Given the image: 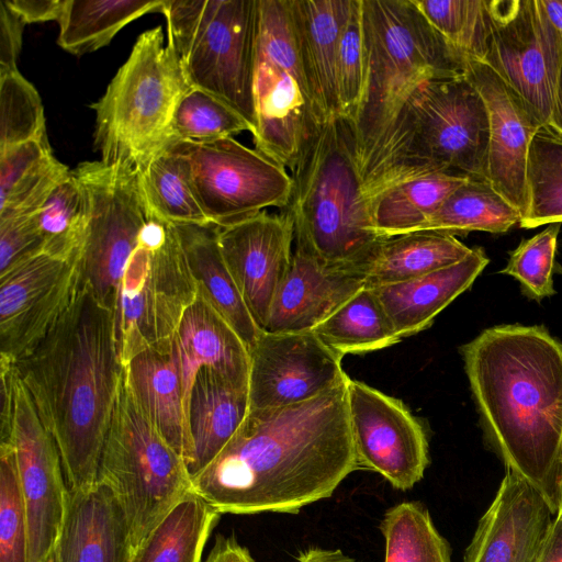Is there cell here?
I'll return each instance as SVG.
<instances>
[{"instance_id":"obj_1","label":"cell","mask_w":562,"mask_h":562,"mask_svg":"<svg viewBox=\"0 0 562 562\" xmlns=\"http://www.w3.org/2000/svg\"><path fill=\"white\" fill-rule=\"evenodd\" d=\"M348 378L299 404L250 409L215 459L191 477L193 493L221 515L296 514L330 497L359 470Z\"/></svg>"},{"instance_id":"obj_2","label":"cell","mask_w":562,"mask_h":562,"mask_svg":"<svg viewBox=\"0 0 562 562\" xmlns=\"http://www.w3.org/2000/svg\"><path fill=\"white\" fill-rule=\"evenodd\" d=\"M486 437L506 470L558 512L562 473V342L542 326L502 325L461 347Z\"/></svg>"},{"instance_id":"obj_3","label":"cell","mask_w":562,"mask_h":562,"mask_svg":"<svg viewBox=\"0 0 562 562\" xmlns=\"http://www.w3.org/2000/svg\"><path fill=\"white\" fill-rule=\"evenodd\" d=\"M13 364L58 447L68 487L97 483L123 372L115 313L82 281L64 314Z\"/></svg>"},{"instance_id":"obj_4","label":"cell","mask_w":562,"mask_h":562,"mask_svg":"<svg viewBox=\"0 0 562 562\" xmlns=\"http://www.w3.org/2000/svg\"><path fill=\"white\" fill-rule=\"evenodd\" d=\"M364 79L350 121L360 182L398 113L423 83L465 74V58L428 22L414 0H361Z\"/></svg>"},{"instance_id":"obj_5","label":"cell","mask_w":562,"mask_h":562,"mask_svg":"<svg viewBox=\"0 0 562 562\" xmlns=\"http://www.w3.org/2000/svg\"><path fill=\"white\" fill-rule=\"evenodd\" d=\"M488 136L486 105L465 74L420 85L361 179L368 212L382 191L423 175L448 172L487 181Z\"/></svg>"},{"instance_id":"obj_6","label":"cell","mask_w":562,"mask_h":562,"mask_svg":"<svg viewBox=\"0 0 562 562\" xmlns=\"http://www.w3.org/2000/svg\"><path fill=\"white\" fill-rule=\"evenodd\" d=\"M289 204L295 244L328 263H366L380 238L362 201L351 122L316 126L291 169Z\"/></svg>"},{"instance_id":"obj_7","label":"cell","mask_w":562,"mask_h":562,"mask_svg":"<svg viewBox=\"0 0 562 562\" xmlns=\"http://www.w3.org/2000/svg\"><path fill=\"white\" fill-rule=\"evenodd\" d=\"M190 89L161 26L143 32L104 94L90 105L100 160L143 171L172 144L173 113Z\"/></svg>"},{"instance_id":"obj_8","label":"cell","mask_w":562,"mask_h":562,"mask_svg":"<svg viewBox=\"0 0 562 562\" xmlns=\"http://www.w3.org/2000/svg\"><path fill=\"white\" fill-rule=\"evenodd\" d=\"M257 0H164L168 45L191 88L211 93L256 130Z\"/></svg>"},{"instance_id":"obj_9","label":"cell","mask_w":562,"mask_h":562,"mask_svg":"<svg viewBox=\"0 0 562 562\" xmlns=\"http://www.w3.org/2000/svg\"><path fill=\"white\" fill-rule=\"evenodd\" d=\"M127 516L135 549L189 493L192 479L184 459L143 412L122 378L99 464Z\"/></svg>"},{"instance_id":"obj_10","label":"cell","mask_w":562,"mask_h":562,"mask_svg":"<svg viewBox=\"0 0 562 562\" xmlns=\"http://www.w3.org/2000/svg\"><path fill=\"white\" fill-rule=\"evenodd\" d=\"M196 294L173 224L151 211L120 283L115 334L122 367L137 353L170 342Z\"/></svg>"},{"instance_id":"obj_11","label":"cell","mask_w":562,"mask_h":562,"mask_svg":"<svg viewBox=\"0 0 562 562\" xmlns=\"http://www.w3.org/2000/svg\"><path fill=\"white\" fill-rule=\"evenodd\" d=\"M255 149L290 170L316 122L286 0H257Z\"/></svg>"},{"instance_id":"obj_12","label":"cell","mask_w":562,"mask_h":562,"mask_svg":"<svg viewBox=\"0 0 562 562\" xmlns=\"http://www.w3.org/2000/svg\"><path fill=\"white\" fill-rule=\"evenodd\" d=\"M72 170L88 201L86 232L78 255L81 279L115 313L125 265L151 215L140 171L101 160L83 161Z\"/></svg>"},{"instance_id":"obj_13","label":"cell","mask_w":562,"mask_h":562,"mask_svg":"<svg viewBox=\"0 0 562 562\" xmlns=\"http://www.w3.org/2000/svg\"><path fill=\"white\" fill-rule=\"evenodd\" d=\"M187 162L194 195L211 223L224 227L267 207L283 210L293 181L282 166L234 137L170 145Z\"/></svg>"},{"instance_id":"obj_14","label":"cell","mask_w":562,"mask_h":562,"mask_svg":"<svg viewBox=\"0 0 562 562\" xmlns=\"http://www.w3.org/2000/svg\"><path fill=\"white\" fill-rule=\"evenodd\" d=\"M487 8L491 35L483 61L547 125L562 65V37L541 0H487Z\"/></svg>"},{"instance_id":"obj_15","label":"cell","mask_w":562,"mask_h":562,"mask_svg":"<svg viewBox=\"0 0 562 562\" xmlns=\"http://www.w3.org/2000/svg\"><path fill=\"white\" fill-rule=\"evenodd\" d=\"M11 379L13 407L7 442L15 452L29 530V562H41L56 546L69 487L58 447L14 364Z\"/></svg>"},{"instance_id":"obj_16","label":"cell","mask_w":562,"mask_h":562,"mask_svg":"<svg viewBox=\"0 0 562 562\" xmlns=\"http://www.w3.org/2000/svg\"><path fill=\"white\" fill-rule=\"evenodd\" d=\"M347 412L359 469L379 473L398 491L423 479L429 465L427 435L401 400L348 378Z\"/></svg>"},{"instance_id":"obj_17","label":"cell","mask_w":562,"mask_h":562,"mask_svg":"<svg viewBox=\"0 0 562 562\" xmlns=\"http://www.w3.org/2000/svg\"><path fill=\"white\" fill-rule=\"evenodd\" d=\"M79 255V254H78ZM78 256L40 252L0 276V358L15 362L47 334L81 285Z\"/></svg>"},{"instance_id":"obj_18","label":"cell","mask_w":562,"mask_h":562,"mask_svg":"<svg viewBox=\"0 0 562 562\" xmlns=\"http://www.w3.org/2000/svg\"><path fill=\"white\" fill-rule=\"evenodd\" d=\"M250 409H270L308 401L340 382L342 357L321 342L313 330L262 329L249 349Z\"/></svg>"},{"instance_id":"obj_19","label":"cell","mask_w":562,"mask_h":562,"mask_svg":"<svg viewBox=\"0 0 562 562\" xmlns=\"http://www.w3.org/2000/svg\"><path fill=\"white\" fill-rule=\"evenodd\" d=\"M295 239L291 216L262 211L220 227L218 243L227 268L256 324L265 329L292 261Z\"/></svg>"},{"instance_id":"obj_20","label":"cell","mask_w":562,"mask_h":562,"mask_svg":"<svg viewBox=\"0 0 562 562\" xmlns=\"http://www.w3.org/2000/svg\"><path fill=\"white\" fill-rule=\"evenodd\" d=\"M465 76L487 109V181L524 216L527 210L529 147L542 125L521 98L485 61L465 58Z\"/></svg>"},{"instance_id":"obj_21","label":"cell","mask_w":562,"mask_h":562,"mask_svg":"<svg viewBox=\"0 0 562 562\" xmlns=\"http://www.w3.org/2000/svg\"><path fill=\"white\" fill-rule=\"evenodd\" d=\"M553 516L533 486L506 470L493 502L479 520L463 562H537Z\"/></svg>"},{"instance_id":"obj_22","label":"cell","mask_w":562,"mask_h":562,"mask_svg":"<svg viewBox=\"0 0 562 562\" xmlns=\"http://www.w3.org/2000/svg\"><path fill=\"white\" fill-rule=\"evenodd\" d=\"M366 286V263H328L295 244L265 330H313Z\"/></svg>"},{"instance_id":"obj_23","label":"cell","mask_w":562,"mask_h":562,"mask_svg":"<svg viewBox=\"0 0 562 562\" xmlns=\"http://www.w3.org/2000/svg\"><path fill=\"white\" fill-rule=\"evenodd\" d=\"M58 562H130L134 552L125 510L102 481L69 488L56 541Z\"/></svg>"},{"instance_id":"obj_24","label":"cell","mask_w":562,"mask_h":562,"mask_svg":"<svg viewBox=\"0 0 562 562\" xmlns=\"http://www.w3.org/2000/svg\"><path fill=\"white\" fill-rule=\"evenodd\" d=\"M170 348L181 380L186 415L194 378L202 368L214 370L236 386L248 387L247 345L199 291L182 315Z\"/></svg>"},{"instance_id":"obj_25","label":"cell","mask_w":562,"mask_h":562,"mask_svg":"<svg viewBox=\"0 0 562 562\" xmlns=\"http://www.w3.org/2000/svg\"><path fill=\"white\" fill-rule=\"evenodd\" d=\"M352 1L286 0L295 45L318 124L340 115L337 53Z\"/></svg>"},{"instance_id":"obj_26","label":"cell","mask_w":562,"mask_h":562,"mask_svg":"<svg viewBox=\"0 0 562 562\" xmlns=\"http://www.w3.org/2000/svg\"><path fill=\"white\" fill-rule=\"evenodd\" d=\"M481 247L462 260L411 280L371 288L401 338L427 329L435 317L468 290L488 263Z\"/></svg>"},{"instance_id":"obj_27","label":"cell","mask_w":562,"mask_h":562,"mask_svg":"<svg viewBox=\"0 0 562 562\" xmlns=\"http://www.w3.org/2000/svg\"><path fill=\"white\" fill-rule=\"evenodd\" d=\"M123 379L136 402L189 469L191 440L181 380L170 342L148 348L123 366Z\"/></svg>"},{"instance_id":"obj_28","label":"cell","mask_w":562,"mask_h":562,"mask_svg":"<svg viewBox=\"0 0 562 562\" xmlns=\"http://www.w3.org/2000/svg\"><path fill=\"white\" fill-rule=\"evenodd\" d=\"M250 411L248 387H239L209 368L196 373L188 402L191 477L211 463Z\"/></svg>"},{"instance_id":"obj_29","label":"cell","mask_w":562,"mask_h":562,"mask_svg":"<svg viewBox=\"0 0 562 562\" xmlns=\"http://www.w3.org/2000/svg\"><path fill=\"white\" fill-rule=\"evenodd\" d=\"M173 226L198 291L250 349L262 329L254 321L223 258L220 226L214 223Z\"/></svg>"},{"instance_id":"obj_30","label":"cell","mask_w":562,"mask_h":562,"mask_svg":"<svg viewBox=\"0 0 562 562\" xmlns=\"http://www.w3.org/2000/svg\"><path fill=\"white\" fill-rule=\"evenodd\" d=\"M471 250L456 236L435 231L383 238L366 260L367 286L376 288L428 274L459 262Z\"/></svg>"},{"instance_id":"obj_31","label":"cell","mask_w":562,"mask_h":562,"mask_svg":"<svg viewBox=\"0 0 562 562\" xmlns=\"http://www.w3.org/2000/svg\"><path fill=\"white\" fill-rule=\"evenodd\" d=\"M469 178L431 172L382 191L369 204L373 229L380 238L417 232L445 200Z\"/></svg>"},{"instance_id":"obj_32","label":"cell","mask_w":562,"mask_h":562,"mask_svg":"<svg viewBox=\"0 0 562 562\" xmlns=\"http://www.w3.org/2000/svg\"><path fill=\"white\" fill-rule=\"evenodd\" d=\"M220 518L191 492L134 549L130 562H203V550Z\"/></svg>"},{"instance_id":"obj_33","label":"cell","mask_w":562,"mask_h":562,"mask_svg":"<svg viewBox=\"0 0 562 562\" xmlns=\"http://www.w3.org/2000/svg\"><path fill=\"white\" fill-rule=\"evenodd\" d=\"M69 171L46 136L0 150V213L36 212Z\"/></svg>"},{"instance_id":"obj_34","label":"cell","mask_w":562,"mask_h":562,"mask_svg":"<svg viewBox=\"0 0 562 562\" xmlns=\"http://www.w3.org/2000/svg\"><path fill=\"white\" fill-rule=\"evenodd\" d=\"M164 0H65L57 44L81 56L106 46L128 23L160 12Z\"/></svg>"},{"instance_id":"obj_35","label":"cell","mask_w":562,"mask_h":562,"mask_svg":"<svg viewBox=\"0 0 562 562\" xmlns=\"http://www.w3.org/2000/svg\"><path fill=\"white\" fill-rule=\"evenodd\" d=\"M313 333L323 345L336 352L364 353L391 347L402 340L371 288H363Z\"/></svg>"},{"instance_id":"obj_36","label":"cell","mask_w":562,"mask_h":562,"mask_svg":"<svg viewBox=\"0 0 562 562\" xmlns=\"http://www.w3.org/2000/svg\"><path fill=\"white\" fill-rule=\"evenodd\" d=\"M521 213L487 181L469 179L457 188L417 232L467 235L480 231L505 233L521 221Z\"/></svg>"},{"instance_id":"obj_37","label":"cell","mask_w":562,"mask_h":562,"mask_svg":"<svg viewBox=\"0 0 562 562\" xmlns=\"http://www.w3.org/2000/svg\"><path fill=\"white\" fill-rule=\"evenodd\" d=\"M527 210L519 226L562 224V135L549 125L535 134L527 161Z\"/></svg>"},{"instance_id":"obj_38","label":"cell","mask_w":562,"mask_h":562,"mask_svg":"<svg viewBox=\"0 0 562 562\" xmlns=\"http://www.w3.org/2000/svg\"><path fill=\"white\" fill-rule=\"evenodd\" d=\"M380 530L385 542V562H451L449 543L419 502H402L389 508Z\"/></svg>"},{"instance_id":"obj_39","label":"cell","mask_w":562,"mask_h":562,"mask_svg":"<svg viewBox=\"0 0 562 562\" xmlns=\"http://www.w3.org/2000/svg\"><path fill=\"white\" fill-rule=\"evenodd\" d=\"M140 180L149 207L160 218L173 225L211 223L194 195L186 160L171 147L140 171Z\"/></svg>"},{"instance_id":"obj_40","label":"cell","mask_w":562,"mask_h":562,"mask_svg":"<svg viewBox=\"0 0 562 562\" xmlns=\"http://www.w3.org/2000/svg\"><path fill=\"white\" fill-rule=\"evenodd\" d=\"M88 216L86 191L70 170L49 191L36 211L44 252L70 260L78 256Z\"/></svg>"},{"instance_id":"obj_41","label":"cell","mask_w":562,"mask_h":562,"mask_svg":"<svg viewBox=\"0 0 562 562\" xmlns=\"http://www.w3.org/2000/svg\"><path fill=\"white\" fill-rule=\"evenodd\" d=\"M428 22L464 58L484 60L491 35L487 0H414Z\"/></svg>"},{"instance_id":"obj_42","label":"cell","mask_w":562,"mask_h":562,"mask_svg":"<svg viewBox=\"0 0 562 562\" xmlns=\"http://www.w3.org/2000/svg\"><path fill=\"white\" fill-rule=\"evenodd\" d=\"M245 131L252 134L250 124L233 108L209 92L191 88L173 113L171 140L204 143Z\"/></svg>"},{"instance_id":"obj_43","label":"cell","mask_w":562,"mask_h":562,"mask_svg":"<svg viewBox=\"0 0 562 562\" xmlns=\"http://www.w3.org/2000/svg\"><path fill=\"white\" fill-rule=\"evenodd\" d=\"M45 136L44 108L35 87L19 70L0 76V150Z\"/></svg>"},{"instance_id":"obj_44","label":"cell","mask_w":562,"mask_h":562,"mask_svg":"<svg viewBox=\"0 0 562 562\" xmlns=\"http://www.w3.org/2000/svg\"><path fill=\"white\" fill-rule=\"evenodd\" d=\"M0 562H29V530L11 442L0 443Z\"/></svg>"},{"instance_id":"obj_45","label":"cell","mask_w":562,"mask_h":562,"mask_svg":"<svg viewBox=\"0 0 562 562\" xmlns=\"http://www.w3.org/2000/svg\"><path fill=\"white\" fill-rule=\"evenodd\" d=\"M560 228L561 223L550 224L531 238L524 239L502 270L518 280L522 291L533 300L540 301L555 293L552 273Z\"/></svg>"},{"instance_id":"obj_46","label":"cell","mask_w":562,"mask_h":562,"mask_svg":"<svg viewBox=\"0 0 562 562\" xmlns=\"http://www.w3.org/2000/svg\"><path fill=\"white\" fill-rule=\"evenodd\" d=\"M364 79V41L361 0H353L338 43L336 80L340 115L352 120Z\"/></svg>"},{"instance_id":"obj_47","label":"cell","mask_w":562,"mask_h":562,"mask_svg":"<svg viewBox=\"0 0 562 562\" xmlns=\"http://www.w3.org/2000/svg\"><path fill=\"white\" fill-rule=\"evenodd\" d=\"M40 252L44 239L36 212L0 213V276Z\"/></svg>"},{"instance_id":"obj_48","label":"cell","mask_w":562,"mask_h":562,"mask_svg":"<svg viewBox=\"0 0 562 562\" xmlns=\"http://www.w3.org/2000/svg\"><path fill=\"white\" fill-rule=\"evenodd\" d=\"M25 23L3 0L0 1V76L18 71Z\"/></svg>"},{"instance_id":"obj_49","label":"cell","mask_w":562,"mask_h":562,"mask_svg":"<svg viewBox=\"0 0 562 562\" xmlns=\"http://www.w3.org/2000/svg\"><path fill=\"white\" fill-rule=\"evenodd\" d=\"M25 24L56 21L58 22L65 0H3Z\"/></svg>"},{"instance_id":"obj_50","label":"cell","mask_w":562,"mask_h":562,"mask_svg":"<svg viewBox=\"0 0 562 562\" xmlns=\"http://www.w3.org/2000/svg\"><path fill=\"white\" fill-rule=\"evenodd\" d=\"M203 562H257L249 550L234 535H216L212 549Z\"/></svg>"},{"instance_id":"obj_51","label":"cell","mask_w":562,"mask_h":562,"mask_svg":"<svg viewBox=\"0 0 562 562\" xmlns=\"http://www.w3.org/2000/svg\"><path fill=\"white\" fill-rule=\"evenodd\" d=\"M537 562H562V519L554 517Z\"/></svg>"},{"instance_id":"obj_52","label":"cell","mask_w":562,"mask_h":562,"mask_svg":"<svg viewBox=\"0 0 562 562\" xmlns=\"http://www.w3.org/2000/svg\"><path fill=\"white\" fill-rule=\"evenodd\" d=\"M294 562H359L339 549L310 547L299 553Z\"/></svg>"},{"instance_id":"obj_53","label":"cell","mask_w":562,"mask_h":562,"mask_svg":"<svg viewBox=\"0 0 562 562\" xmlns=\"http://www.w3.org/2000/svg\"><path fill=\"white\" fill-rule=\"evenodd\" d=\"M547 125L562 135V65L557 81L550 121Z\"/></svg>"},{"instance_id":"obj_54","label":"cell","mask_w":562,"mask_h":562,"mask_svg":"<svg viewBox=\"0 0 562 562\" xmlns=\"http://www.w3.org/2000/svg\"><path fill=\"white\" fill-rule=\"evenodd\" d=\"M553 26L562 37V0H541Z\"/></svg>"},{"instance_id":"obj_55","label":"cell","mask_w":562,"mask_h":562,"mask_svg":"<svg viewBox=\"0 0 562 562\" xmlns=\"http://www.w3.org/2000/svg\"><path fill=\"white\" fill-rule=\"evenodd\" d=\"M558 512L555 517L562 519V473L559 481V491H558Z\"/></svg>"},{"instance_id":"obj_56","label":"cell","mask_w":562,"mask_h":562,"mask_svg":"<svg viewBox=\"0 0 562 562\" xmlns=\"http://www.w3.org/2000/svg\"><path fill=\"white\" fill-rule=\"evenodd\" d=\"M41 562H58L56 548Z\"/></svg>"}]
</instances>
